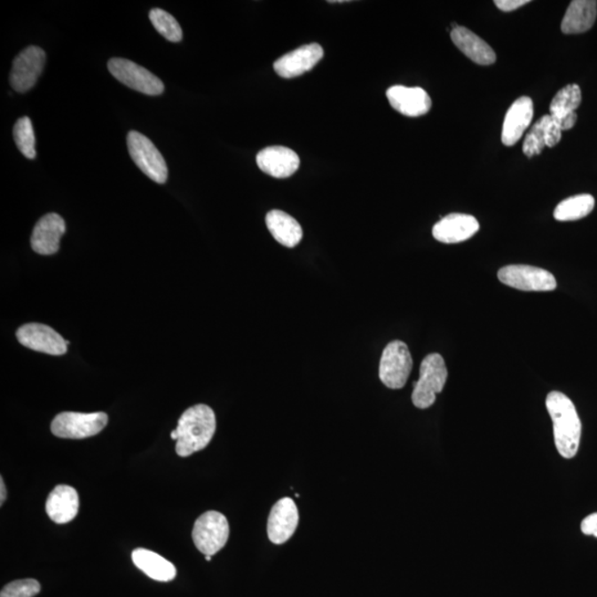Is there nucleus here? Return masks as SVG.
<instances>
[{
  "label": "nucleus",
  "instance_id": "c85d7f7f",
  "mask_svg": "<svg viewBox=\"0 0 597 597\" xmlns=\"http://www.w3.org/2000/svg\"><path fill=\"white\" fill-rule=\"evenodd\" d=\"M42 585L34 578L18 580L9 583L2 590L0 597H35L40 593Z\"/></svg>",
  "mask_w": 597,
  "mask_h": 597
},
{
  "label": "nucleus",
  "instance_id": "cd10ccee",
  "mask_svg": "<svg viewBox=\"0 0 597 597\" xmlns=\"http://www.w3.org/2000/svg\"><path fill=\"white\" fill-rule=\"evenodd\" d=\"M13 138L21 154L27 159L34 160L35 157V138L31 120L24 116L17 121L13 127Z\"/></svg>",
  "mask_w": 597,
  "mask_h": 597
},
{
  "label": "nucleus",
  "instance_id": "2f4dec72",
  "mask_svg": "<svg viewBox=\"0 0 597 597\" xmlns=\"http://www.w3.org/2000/svg\"><path fill=\"white\" fill-rule=\"evenodd\" d=\"M581 530L585 536H593L597 538V513L592 514L589 517L583 520Z\"/></svg>",
  "mask_w": 597,
  "mask_h": 597
},
{
  "label": "nucleus",
  "instance_id": "7ed1b4c3",
  "mask_svg": "<svg viewBox=\"0 0 597 597\" xmlns=\"http://www.w3.org/2000/svg\"><path fill=\"white\" fill-rule=\"evenodd\" d=\"M447 377L446 363L441 354L433 353L426 357L420 365V379L414 383L412 404L420 410L433 406L437 394L443 392Z\"/></svg>",
  "mask_w": 597,
  "mask_h": 597
},
{
  "label": "nucleus",
  "instance_id": "bb28decb",
  "mask_svg": "<svg viewBox=\"0 0 597 597\" xmlns=\"http://www.w3.org/2000/svg\"><path fill=\"white\" fill-rule=\"evenodd\" d=\"M150 20L159 34L170 43H179L183 39V30L175 18L161 8L152 9Z\"/></svg>",
  "mask_w": 597,
  "mask_h": 597
},
{
  "label": "nucleus",
  "instance_id": "423d86ee",
  "mask_svg": "<svg viewBox=\"0 0 597 597\" xmlns=\"http://www.w3.org/2000/svg\"><path fill=\"white\" fill-rule=\"evenodd\" d=\"M412 369L410 349L402 341H393L381 354L380 380L386 388L401 389L405 386Z\"/></svg>",
  "mask_w": 597,
  "mask_h": 597
},
{
  "label": "nucleus",
  "instance_id": "9b49d317",
  "mask_svg": "<svg viewBox=\"0 0 597 597\" xmlns=\"http://www.w3.org/2000/svg\"><path fill=\"white\" fill-rule=\"evenodd\" d=\"M17 339L24 347L51 356H64L67 345L69 344V341L62 338L51 326L39 323H28L20 327L17 331Z\"/></svg>",
  "mask_w": 597,
  "mask_h": 597
},
{
  "label": "nucleus",
  "instance_id": "2eb2a0df",
  "mask_svg": "<svg viewBox=\"0 0 597 597\" xmlns=\"http://www.w3.org/2000/svg\"><path fill=\"white\" fill-rule=\"evenodd\" d=\"M390 106L403 115L417 118L428 114L432 107V98L421 88H407L394 85L386 92Z\"/></svg>",
  "mask_w": 597,
  "mask_h": 597
},
{
  "label": "nucleus",
  "instance_id": "a211bd4d",
  "mask_svg": "<svg viewBox=\"0 0 597 597\" xmlns=\"http://www.w3.org/2000/svg\"><path fill=\"white\" fill-rule=\"evenodd\" d=\"M533 118V102L529 97L519 98L507 112L502 125L501 141L506 146L517 145Z\"/></svg>",
  "mask_w": 597,
  "mask_h": 597
},
{
  "label": "nucleus",
  "instance_id": "aec40b11",
  "mask_svg": "<svg viewBox=\"0 0 597 597\" xmlns=\"http://www.w3.org/2000/svg\"><path fill=\"white\" fill-rule=\"evenodd\" d=\"M46 511L53 522L65 524L73 522L79 511L78 492L73 487L59 484L49 493Z\"/></svg>",
  "mask_w": 597,
  "mask_h": 597
},
{
  "label": "nucleus",
  "instance_id": "ddd939ff",
  "mask_svg": "<svg viewBox=\"0 0 597 597\" xmlns=\"http://www.w3.org/2000/svg\"><path fill=\"white\" fill-rule=\"evenodd\" d=\"M325 51L320 44H305L279 58L273 65V68L282 78H297L312 70L321 61Z\"/></svg>",
  "mask_w": 597,
  "mask_h": 597
},
{
  "label": "nucleus",
  "instance_id": "b1692460",
  "mask_svg": "<svg viewBox=\"0 0 597 597\" xmlns=\"http://www.w3.org/2000/svg\"><path fill=\"white\" fill-rule=\"evenodd\" d=\"M133 563L145 572L147 577L159 582L173 581L177 577V568L173 563L155 552L146 549H137L132 552Z\"/></svg>",
  "mask_w": 597,
  "mask_h": 597
},
{
  "label": "nucleus",
  "instance_id": "a878e982",
  "mask_svg": "<svg viewBox=\"0 0 597 597\" xmlns=\"http://www.w3.org/2000/svg\"><path fill=\"white\" fill-rule=\"evenodd\" d=\"M582 102V92L577 84H569L555 94L550 105V115L563 116L576 112Z\"/></svg>",
  "mask_w": 597,
  "mask_h": 597
},
{
  "label": "nucleus",
  "instance_id": "393cba45",
  "mask_svg": "<svg viewBox=\"0 0 597 597\" xmlns=\"http://www.w3.org/2000/svg\"><path fill=\"white\" fill-rule=\"evenodd\" d=\"M594 206V197L590 194L572 196L556 206L554 218L559 222L578 221L593 212Z\"/></svg>",
  "mask_w": 597,
  "mask_h": 597
},
{
  "label": "nucleus",
  "instance_id": "0eeeda50",
  "mask_svg": "<svg viewBox=\"0 0 597 597\" xmlns=\"http://www.w3.org/2000/svg\"><path fill=\"white\" fill-rule=\"evenodd\" d=\"M128 150L134 163L152 181L164 184L168 181L169 169L163 155L149 137L140 132L131 131L128 136Z\"/></svg>",
  "mask_w": 597,
  "mask_h": 597
},
{
  "label": "nucleus",
  "instance_id": "c756f323",
  "mask_svg": "<svg viewBox=\"0 0 597 597\" xmlns=\"http://www.w3.org/2000/svg\"><path fill=\"white\" fill-rule=\"evenodd\" d=\"M552 119H554V122L556 123V125H558L561 131H568V130H571L574 127V125H576L577 115V112H573V114H570L563 116H552Z\"/></svg>",
  "mask_w": 597,
  "mask_h": 597
},
{
  "label": "nucleus",
  "instance_id": "72a5a7b5",
  "mask_svg": "<svg viewBox=\"0 0 597 597\" xmlns=\"http://www.w3.org/2000/svg\"><path fill=\"white\" fill-rule=\"evenodd\" d=\"M170 437H172V439H174V441H177L178 435H177V429L173 430V432L170 433Z\"/></svg>",
  "mask_w": 597,
  "mask_h": 597
},
{
  "label": "nucleus",
  "instance_id": "6e6552de",
  "mask_svg": "<svg viewBox=\"0 0 597 597\" xmlns=\"http://www.w3.org/2000/svg\"><path fill=\"white\" fill-rule=\"evenodd\" d=\"M498 279L511 288L522 291L546 293L558 287L555 277L545 269L527 266V264H510L498 271Z\"/></svg>",
  "mask_w": 597,
  "mask_h": 597
},
{
  "label": "nucleus",
  "instance_id": "20e7f679",
  "mask_svg": "<svg viewBox=\"0 0 597 597\" xmlns=\"http://www.w3.org/2000/svg\"><path fill=\"white\" fill-rule=\"evenodd\" d=\"M106 412H65L57 415L51 423V432L59 438L83 439L96 436L107 424Z\"/></svg>",
  "mask_w": 597,
  "mask_h": 597
},
{
  "label": "nucleus",
  "instance_id": "f3484780",
  "mask_svg": "<svg viewBox=\"0 0 597 597\" xmlns=\"http://www.w3.org/2000/svg\"><path fill=\"white\" fill-rule=\"evenodd\" d=\"M479 228L477 219L471 215L451 214L435 224L433 236L443 244H460L470 240Z\"/></svg>",
  "mask_w": 597,
  "mask_h": 597
},
{
  "label": "nucleus",
  "instance_id": "4be33fe9",
  "mask_svg": "<svg viewBox=\"0 0 597 597\" xmlns=\"http://www.w3.org/2000/svg\"><path fill=\"white\" fill-rule=\"evenodd\" d=\"M596 16L595 0H574L565 12L561 30L565 35L586 33L594 26Z\"/></svg>",
  "mask_w": 597,
  "mask_h": 597
},
{
  "label": "nucleus",
  "instance_id": "1a4fd4ad",
  "mask_svg": "<svg viewBox=\"0 0 597 597\" xmlns=\"http://www.w3.org/2000/svg\"><path fill=\"white\" fill-rule=\"evenodd\" d=\"M107 69L121 83L137 92L145 93L146 96H160L164 92L165 87L161 80L136 62L123 58H112L107 62Z\"/></svg>",
  "mask_w": 597,
  "mask_h": 597
},
{
  "label": "nucleus",
  "instance_id": "39448f33",
  "mask_svg": "<svg viewBox=\"0 0 597 597\" xmlns=\"http://www.w3.org/2000/svg\"><path fill=\"white\" fill-rule=\"evenodd\" d=\"M192 537L197 550L205 555L213 556L226 546L229 538L228 520L218 511H208L196 520Z\"/></svg>",
  "mask_w": 597,
  "mask_h": 597
},
{
  "label": "nucleus",
  "instance_id": "f8f14e48",
  "mask_svg": "<svg viewBox=\"0 0 597 597\" xmlns=\"http://www.w3.org/2000/svg\"><path fill=\"white\" fill-rule=\"evenodd\" d=\"M299 524V511L291 498H282L271 511L267 532L269 540L275 545H284L294 536Z\"/></svg>",
  "mask_w": 597,
  "mask_h": 597
},
{
  "label": "nucleus",
  "instance_id": "f257e3e1",
  "mask_svg": "<svg viewBox=\"0 0 597 597\" xmlns=\"http://www.w3.org/2000/svg\"><path fill=\"white\" fill-rule=\"evenodd\" d=\"M546 404L554 423L555 447L565 460H571L577 453L582 434L577 408L567 395L560 392L547 395Z\"/></svg>",
  "mask_w": 597,
  "mask_h": 597
},
{
  "label": "nucleus",
  "instance_id": "6ab92c4d",
  "mask_svg": "<svg viewBox=\"0 0 597 597\" xmlns=\"http://www.w3.org/2000/svg\"><path fill=\"white\" fill-rule=\"evenodd\" d=\"M452 43L460 51L480 66H491L497 60L496 53L479 35L466 27L458 26L451 33Z\"/></svg>",
  "mask_w": 597,
  "mask_h": 597
},
{
  "label": "nucleus",
  "instance_id": "412c9836",
  "mask_svg": "<svg viewBox=\"0 0 597 597\" xmlns=\"http://www.w3.org/2000/svg\"><path fill=\"white\" fill-rule=\"evenodd\" d=\"M562 131L552 116L545 115L530 130L523 142V153L528 157L541 154L546 146L554 147L561 141Z\"/></svg>",
  "mask_w": 597,
  "mask_h": 597
},
{
  "label": "nucleus",
  "instance_id": "9d476101",
  "mask_svg": "<svg viewBox=\"0 0 597 597\" xmlns=\"http://www.w3.org/2000/svg\"><path fill=\"white\" fill-rule=\"evenodd\" d=\"M46 64V53L42 48L24 49L12 62L11 84L17 92L25 93L35 87Z\"/></svg>",
  "mask_w": 597,
  "mask_h": 597
},
{
  "label": "nucleus",
  "instance_id": "4468645a",
  "mask_svg": "<svg viewBox=\"0 0 597 597\" xmlns=\"http://www.w3.org/2000/svg\"><path fill=\"white\" fill-rule=\"evenodd\" d=\"M65 232L66 223L60 215L55 213L44 215L35 224L31 236V247L40 255L56 254L59 250L60 240Z\"/></svg>",
  "mask_w": 597,
  "mask_h": 597
},
{
  "label": "nucleus",
  "instance_id": "f704fd0d",
  "mask_svg": "<svg viewBox=\"0 0 597 597\" xmlns=\"http://www.w3.org/2000/svg\"><path fill=\"white\" fill-rule=\"evenodd\" d=\"M205 559H206V561H208V562H209V561H212V556L206 555Z\"/></svg>",
  "mask_w": 597,
  "mask_h": 597
},
{
  "label": "nucleus",
  "instance_id": "dca6fc26",
  "mask_svg": "<svg viewBox=\"0 0 597 597\" xmlns=\"http://www.w3.org/2000/svg\"><path fill=\"white\" fill-rule=\"evenodd\" d=\"M255 160L263 173L276 178L293 177L300 166L297 153L285 146H268L258 153Z\"/></svg>",
  "mask_w": 597,
  "mask_h": 597
},
{
  "label": "nucleus",
  "instance_id": "473e14b6",
  "mask_svg": "<svg viewBox=\"0 0 597 597\" xmlns=\"http://www.w3.org/2000/svg\"><path fill=\"white\" fill-rule=\"evenodd\" d=\"M0 489H2V492H0V505H4V500H6V487H4V483L3 477L0 478Z\"/></svg>",
  "mask_w": 597,
  "mask_h": 597
},
{
  "label": "nucleus",
  "instance_id": "5701e85b",
  "mask_svg": "<svg viewBox=\"0 0 597 597\" xmlns=\"http://www.w3.org/2000/svg\"><path fill=\"white\" fill-rule=\"evenodd\" d=\"M269 232L280 245L294 248L302 240L303 232L300 224L282 210H271L266 216Z\"/></svg>",
  "mask_w": 597,
  "mask_h": 597
},
{
  "label": "nucleus",
  "instance_id": "7c9ffc66",
  "mask_svg": "<svg viewBox=\"0 0 597 597\" xmlns=\"http://www.w3.org/2000/svg\"><path fill=\"white\" fill-rule=\"evenodd\" d=\"M527 4L529 0H496L495 2L496 6L506 12H514Z\"/></svg>",
  "mask_w": 597,
  "mask_h": 597
},
{
  "label": "nucleus",
  "instance_id": "f03ea898",
  "mask_svg": "<svg viewBox=\"0 0 597 597\" xmlns=\"http://www.w3.org/2000/svg\"><path fill=\"white\" fill-rule=\"evenodd\" d=\"M177 432V455L191 456L209 445L216 432V416L212 408L199 404L183 412L178 420Z\"/></svg>",
  "mask_w": 597,
  "mask_h": 597
}]
</instances>
